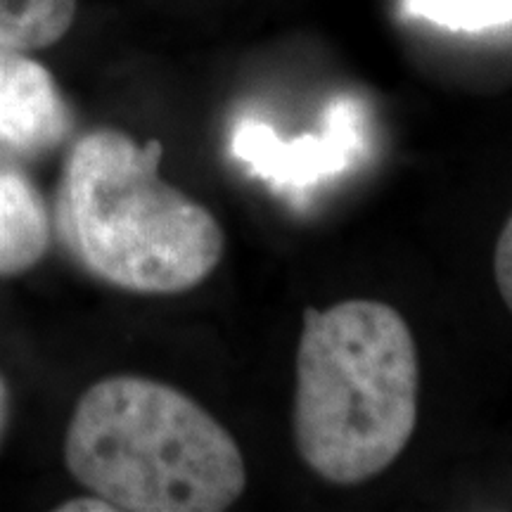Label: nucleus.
Masks as SVG:
<instances>
[{
	"label": "nucleus",
	"mask_w": 512,
	"mask_h": 512,
	"mask_svg": "<svg viewBox=\"0 0 512 512\" xmlns=\"http://www.w3.org/2000/svg\"><path fill=\"white\" fill-rule=\"evenodd\" d=\"M418 401V347L399 311L375 299L304 311L292 432L320 479L354 486L382 475L413 437Z\"/></svg>",
	"instance_id": "nucleus-1"
},
{
	"label": "nucleus",
	"mask_w": 512,
	"mask_h": 512,
	"mask_svg": "<svg viewBox=\"0 0 512 512\" xmlns=\"http://www.w3.org/2000/svg\"><path fill=\"white\" fill-rule=\"evenodd\" d=\"M64 460L126 512H221L247 489L233 434L181 389L138 375L107 377L81 396Z\"/></svg>",
	"instance_id": "nucleus-2"
},
{
	"label": "nucleus",
	"mask_w": 512,
	"mask_h": 512,
	"mask_svg": "<svg viewBox=\"0 0 512 512\" xmlns=\"http://www.w3.org/2000/svg\"><path fill=\"white\" fill-rule=\"evenodd\" d=\"M164 147L112 128L86 133L64 166L62 221L81 264L119 290L181 294L216 271L214 214L159 176Z\"/></svg>",
	"instance_id": "nucleus-3"
},
{
	"label": "nucleus",
	"mask_w": 512,
	"mask_h": 512,
	"mask_svg": "<svg viewBox=\"0 0 512 512\" xmlns=\"http://www.w3.org/2000/svg\"><path fill=\"white\" fill-rule=\"evenodd\" d=\"M358 147L361 117L347 98L332 102L320 133L283 140L261 121H242L230 138L233 155L254 176L280 188H309L323 178L342 174Z\"/></svg>",
	"instance_id": "nucleus-4"
},
{
	"label": "nucleus",
	"mask_w": 512,
	"mask_h": 512,
	"mask_svg": "<svg viewBox=\"0 0 512 512\" xmlns=\"http://www.w3.org/2000/svg\"><path fill=\"white\" fill-rule=\"evenodd\" d=\"M69 114L46 67L0 48V140L43 152L67 136Z\"/></svg>",
	"instance_id": "nucleus-5"
},
{
	"label": "nucleus",
	"mask_w": 512,
	"mask_h": 512,
	"mask_svg": "<svg viewBox=\"0 0 512 512\" xmlns=\"http://www.w3.org/2000/svg\"><path fill=\"white\" fill-rule=\"evenodd\" d=\"M50 242V221L41 192L19 171L0 174V275L29 271Z\"/></svg>",
	"instance_id": "nucleus-6"
},
{
	"label": "nucleus",
	"mask_w": 512,
	"mask_h": 512,
	"mask_svg": "<svg viewBox=\"0 0 512 512\" xmlns=\"http://www.w3.org/2000/svg\"><path fill=\"white\" fill-rule=\"evenodd\" d=\"M76 0H0V48L41 50L72 29Z\"/></svg>",
	"instance_id": "nucleus-7"
},
{
	"label": "nucleus",
	"mask_w": 512,
	"mask_h": 512,
	"mask_svg": "<svg viewBox=\"0 0 512 512\" xmlns=\"http://www.w3.org/2000/svg\"><path fill=\"white\" fill-rule=\"evenodd\" d=\"M403 12L451 31H486L512 24V0H403Z\"/></svg>",
	"instance_id": "nucleus-8"
},
{
	"label": "nucleus",
	"mask_w": 512,
	"mask_h": 512,
	"mask_svg": "<svg viewBox=\"0 0 512 512\" xmlns=\"http://www.w3.org/2000/svg\"><path fill=\"white\" fill-rule=\"evenodd\" d=\"M494 275L503 302L512 311V214L498 235L494 252Z\"/></svg>",
	"instance_id": "nucleus-9"
},
{
	"label": "nucleus",
	"mask_w": 512,
	"mask_h": 512,
	"mask_svg": "<svg viewBox=\"0 0 512 512\" xmlns=\"http://www.w3.org/2000/svg\"><path fill=\"white\" fill-rule=\"evenodd\" d=\"M60 512H81V510H93V512H112V503H107L105 498L100 496H81V498H72V501L62 503L60 508H57Z\"/></svg>",
	"instance_id": "nucleus-10"
},
{
	"label": "nucleus",
	"mask_w": 512,
	"mask_h": 512,
	"mask_svg": "<svg viewBox=\"0 0 512 512\" xmlns=\"http://www.w3.org/2000/svg\"><path fill=\"white\" fill-rule=\"evenodd\" d=\"M8 418H10V392H8V384L3 380V375H0V439H3L5 427H8Z\"/></svg>",
	"instance_id": "nucleus-11"
}]
</instances>
